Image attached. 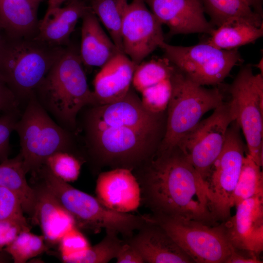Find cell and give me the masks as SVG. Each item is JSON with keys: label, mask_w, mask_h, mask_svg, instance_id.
<instances>
[{"label": "cell", "mask_w": 263, "mask_h": 263, "mask_svg": "<svg viewBox=\"0 0 263 263\" xmlns=\"http://www.w3.org/2000/svg\"><path fill=\"white\" fill-rule=\"evenodd\" d=\"M166 113L147 110L132 88L115 102L85 107L77 118L83 157L94 171L104 167L132 171L157 150Z\"/></svg>", "instance_id": "1"}, {"label": "cell", "mask_w": 263, "mask_h": 263, "mask_svg": "<svg viewBox=\"0 0 263 263\" xmlns=\"http://www.w3.org/2000/svg\"><path fill=\"white\" fill-rule=\"evenodd\" d=\"M143 202L152 215L216 225L203 180L177 147L159 150L132 171Z\"/></svg>", "instance_id": "2"}, {"label": "cell", "mask_w": 263, "mask_h": 263, "mask_svg": "<svg viewBox=\"0 0 263 263\" xmlns=\"http://www.w3.org/2000/svg\"><path fill=\"white\" fill-rule=\"evenodd\" d=\"M83 65L79 53L65 48L33 93L54 120L75 135L79 112L87 106L97 105Z\"/></svg>", "instance_id": "3"}, {"label": "cell", "mask_w": 263, "mask_h": 263, "mask_svg": "<svg viewBox=\"0 0 263 263\" xmlns=\"http://www.w3.org/2000/svg\"><path fill=\"white\" fill-rule=\"evenodd\" d=\"M24 107L15 131L19 138V153L26 174L36 172L49 156L58 151L84 159L76 135L53 120L34 94Z\"/></svg>", "instance_id": "4"}, {"label": "cell", "mask_w": 263, "mask_h": 263, "mask_svg": "<svg viewBox=\"0 0 263 263\" xmlns=\"http://www.w3.org/2000/svg\"><path fill=\"white\" fill-rule=\"evenodd\" d=\"M65 48L49 45L35 36L7 39L0 55V78L21 107L25 105Z\"/></svg>", "instance_id": "5"}, {"label": "cell", "mask_w": 263, "mask_h": 263, "mask_svg": "<svg viewBox=\"0 0 263 263\" xmlns=\"http://www.w3.org/2000/svg\"><path fill=\"white\" fill-rule=\"evenodd\" d=\"M44 187L74 218L78 229L99 232L102 229L114 231L126 239L153 221L151 215H135L117 212L101 203L96 197L78 190L50 171L42 177Z\"/></svg>", "instance_id": "6"}, {"label": "cell", "mask_w": 263, "mask_h": 263, "mask_svg": "<svg viewBox=\"0 0 263 263\" xmlns=\"http://www.w3.org/2000/svg\"><path fill=\"white\" fill-rule=\"evenodd\" d=\"M224 102L223 94L218 88H206L190 80L175 68L166 109L165 131L157 149L177 146L206 113Z\"/></svg>", "instance_id": "7"}, {"label": "cell", "mask_w": 263, "mask_h": 263, "mask_svg": "<svg viewBox=\"0 0 263 263\" xmlns=\"http://www.w3.org/2000/svg\"><path fill=\"white\" fill-rule=\"evenodd\" d=\"M151 215L194 263H226L234 250L222 223L210 225L180 217Z\"/></svg>", "instance_id": "8"}, {"label": "cell", "mask_w": 263, "mask_h": 263, "mask_svg": "<svg viewBox=\"0 0 263 263\" xmlns=\"http://www.w3.org/2000/svg\"><path fill=\"white\" fill-rule=\"evenodd\" d=\"M240 131L236 121L230 124L223 148L203 180L209 209L217 222L230 216L231 197L245 156Z\"/></svg>", "instance_id": "9"}, {"label": "cell", "mask_w": 263, "mask_h": 263, "mask_svg": "<svg viewBox=\"0 0 263 263\" xmlns=\"http://www.w3.org/2000/svg\"><path fill=\"white\" fill-rule=\"evenodd\" d=\"M229 103L235 121L242 130L248 154L263 164V76L250 66L241 69L230 85Z\"/></svg>", "instance_id": "10"}, {"label": "cell", "mask_w": 263, "mask_h": 263, "mask_svg": "<svg viewBox=\"0 0 263 263\" xmlns=\"http://www.w3.org/2000/svg\"><path fill=\"white\" fill-rule=\"evenodd\" d=\"M159 48L163 51L164 57L178 70L202 86L220 84L242 61L238 49L221 50L205 42L182 46L164 41Z\"/></svg>", "instance_id": "11"}, {"label": "cell", "mask_w": 263, "mask_h": 263, "mask_svg": "<svg viewBox=\"0 0 263 263\" xmlns=\"http://www.w3.org/2000/svg\"><path fill=\"white\" fill-rule=\"evenodd\" d=\"M234 120L229 102H224L209 116L200 121L177 145L203 180L220 154L228 127Z\"/></svg>", "instance_id": "12"}, {"label": "cell", "mask_w": 263, "mask_h": 263, "mask_svg": "<svg viewBox=\"0 0 263 263\" xmlns=\"http://www.w3.org/2000/svg\"><path fill=\"white\" fill-rule=\"evenodd\" d=\"M162 24L144 0L129 3L121 28L123 52L138 65L165 41Z\"/></svg>", "instance_id": "13"}, {"label": "cell", "mask_w": 263, "mask_h": 263, "mask_svg": "<svg viewBox=\"0 0 263 263\" xmlns=\"http://www.w3.org/2000/svg\"><path fill=\"white\" fill-rule=\"evenodd\" d=\"M175 70V67L165 57L143 61L137 65L132 85L150 112L160 113L166 111Z\"/></svg>", "instance_id": "14"}, {"label": "cell", "mask_w": 263, "mask_h": 263, "mask_svg": "<svg viewBox=\"0 0 263 263\" xmlns=\"http://www.w3.org/2000/svg\"><path fill=\"white\" fill-rule=\"evenodd\" d=\"M150 11L169 29V36L193 33L211 35L215 27L205 16L202 0H144Z\"/></svg>", "instance_id": "15"}, {"label": "cell", "mask_w": 263, "mask_h": 263, "mask_svg": "<svg viewBox=\"0 0 263 263\" xmlns=\"http://www.w3.org/2000/svg\"><path fill=\"white\" fill-rule=\"evenodd\" d=\"M235 207V215L221 223L226 237L235 249L259 255L263 250V195Z\"/></svg>", "instance_id": "16"}, {"label": "cell", "mask_w": 263, "mask_h": 263, "mask_svg": "<svg viewBox=\"0 0 263 263\" xmlns=\"http://www.w3.org/2000/svg\"><path fill=\"white\" fill-rule=\"evenodd\" d=\"M95 193L101 203L117 212L135 211L141 203L139 183L132 171L125 168L101 172L96 180Z\"/></svg>", "instance_id": "17"}, {"label": "cell", "mask_w": 263, "mask_h": 263, "mask_svg": "<svg viewBox=\"0 0 263 263\" xmlns=\"http://www.w3.org/2000/svg\"><path fill=\"white\" fill-rule=\"evenodd\" d=\"M125 240L139 251L145 263H194L154 220Z\"/></svg>", "instance_id": "18"}, {"label": "cell", "mask_w": 263, "mask_h": 263, "mask_svg": "<svg viewBox=\"0 0 263 263\" xmlns=\"http://www.w3.org/2000/svg\"><path fill=\"white\" fill-rule=\"evenodd\" d=\"M137 65L119 53L102 66L93 82L97 104L111 103L124 97L132 88Z\"/></svg>", "instance_id": "19"}, {"label": "cell", "mask_w": 263, "mask_h": 263, "mask_svg": "<svg viewBox=\"0 0 263 263\" xmlns=\"http://www.w3.org/2000/svg\"><path fill=\"white\" fill-rule=\"evenodd\" d=\"M34 188L37 199L32 222L39 225L48 247L58 245L64 235L75 227V220L42 185Z\"/></svg>", "instance_id": "20"}, {"label": "cell", "mask_w": 263, "mask_h": 263, "mask_svg": "<svg viewBox=\"0 0 263 263\" xmlns=\"http://www.w3.org/2000/svg\"><path fill=\"white\" fill-rule=\"evenodd\" d=\"M90 9L86 0H70L63 7L46 12L39 22L36 38L49 45L66 44L78 20Z\"/></svg>", "instance_id": "21"}, {"label": "cell", "mask_w": 263, "mask_h": 263, "mask_svg": "<svg viewBox=\"0 0 263 263\" xmlns=\"http://www.w3.org/2000/svg\"><path fill=\"white\" fill-rule=\"evenodd\" d=\"M81 19L80 58L83 65L101 68L121 52L104 31L91 8Z\"/></svg>", "instance_id": "22"}, {"label": "cell", "mask_w": 263, "mask_h": 263, "mask_svg": "<svg viewBox=\"0 0 263 263\" xmlns=\"http://www.w3.org/2000/svg\"><path fill=\"white\" fill-rule=\"evenodd\" d=\"M40 2L37 0H0V22L7 36L20 38L37 35Z\"/></svg>", "instance_id": "23"}, {"label": "cell", "mask_w": 263, "mask_h": 263, "mask_svg": "<svg viewBox=\"0 0 263 263\" xmlns=\"http://www.w3.org/2000/svg\"><path fill=\"white\" fill-rule=\"evenodd\" d=\"M22 159L19 153L15 157L0 164V186L13 192L19 199L24 212L33 218L36 204V192L26 178Z\"/></svg>", "instance_id": "24"}, {"label": "cell", "mask_w": 263, "mask_h": 263, "mask_svg": "<svg viewBox=\"0 0 263 263\" xmlns=\"http://www.w3.org/2000/svg\"><path fill=\"white\" fill-rule=\"evenodd\" d=\"M263 35V27H257L244 19H232L216 28L205 42L221 50H230L253 43Z\"/></svg>", "instance_id": "25"}, {"label": "cell", "mask_w": 263, "mask_h": 263, "mask_svg": "<svg viewBox=\"0 0 263 263\" xmlns=\"http://www.w3.org/2000/svg\"><path fill=\"white\" fill-rule=\"evenodd\" d=\"M205 12L210 18V22L219 26L232 19H244L253 25L263 27V17L255 12L246 0H202Z\"/></svg>", "instance_id": "26"}, {"label": "cell", "mask_w": 263, "mask_h": 263, "mask_svg": "<svg viewBox=\"0 0 263 263\" xmlns=\"http://www.w3.org/2000/svg\"><path fill=\"white\" fill-rule=\"evenodd\" d=\"M119 50L123 53L121 28L128 0H86Z\"/></svg>", "instance_id": "27"}, {"label": "cell", "mask_w": 263, "mask_h": 263, "mask_svg": "<svg viewBox=\"0 0 263 263\" xmlns=\"http://www.w3.org/2000/svg\"><path fill=\"white\" fill-rule=\"evenodd\" d=\"M260 195H263V174L261 167L246 153L231 197V207H236L245 200Z\"/></svg>", "instance_id": "28"}, {"label": "cell", "mask_w": 263, "mask_h": 263, "mask_svg": "<svg viewBox=\"0 0 263 263\" xmlns=\"http://www.w3.org/2000/svg\"><path fill=\"white\" fill-rule=\"evenodd\" d=\"M106 235L97 244L86 250L61 259L67 263H106L115 258L124 240L120 239L118 233L106 231Z\"/></svg>", "instance_id": "29"}, {"label": "cell", "mask_w": 263, "mask_h": 263, "mask_svg": "<svg viewBox=\"0 0 263 263\" xmlns=\"http://www.w3.org/2000/svg\"><path fill=\"white\" fill-rule=\"evenodd\" d=\"M48 249V246L43 235L33 234L30 230H24L3 250L15 263H24Z\"/></svg>", "instance_id": "30"}, {"label": "cell", "mask_w": 263, "mask_h": 263, "mask_svg": "<svg viewBox=\"0 0 263 263\" xmlns=\"http://www.w3.org/2000/svg\"><path fill=\"white\" fill-rule=\"evenodd\" d=\"M85 160L75 154L58 151L49 156L44 165L55 176L67 182L76 180Z\"/></svg>", "instance_id": "31"}, {"label": "cell", "mask_w": 263, "mask_h": 263, "mask_svg": "<svg viewBox=\"0 0 263 263\" xmlns=\"http://www.w3.org/2000/svg\"><path fill=\"white\" fill-rule=\"evenodd\" d=\"M23 212L19 197L10 190L0 186V221H12L30 228Z\"/></svg>", "instance_id": "32"}, {"label": "cell", "mask_w": 263, "mask_h": 263, "mask_svg": "<svg viewBox=\"0 0 263 263\" xmlns=\"http://www.w3.org/2000/svg\"><path fill=\"white\" fill-rule=\"evenodd\" d=\"M21 110L2 113L0 116V163L8 159L10 151V138L15 131Z\"/></svg>", "instance_id": "33"}, {"label": "cell", "mask_w": 263, "mask_h": 263, "mask_svg": "<svg viewBox=\"0 0 263 263\" xmlns=\"http://www.w3.org/2000/svg\"><path fill=\"white\" fill-rule=\"evenodd\" d=\"M90 246L87 239L75 226L66 233L59 241V256L61 259L84 251Z\"/></svg>", "instance_id": "34"}, {"label": "cell", "mask_w": 263, "mask_h": 263, "mask_svg": "<svg viewBox=\"0 0 263 263\" xmlns=\"http://www.w3.org/2000/svg\"><path fill=\"white\" fill-rule=\"evenodd\" d=\"M27 227L17 222L12 221H0V252L10 244L19 234L24 230H30Z\"/></svg>", "instance_id": "35"}, {"label": "cell", "mask_w": 263, "mask_h": 263, "mask_svg": "<svg viewBox=\"0 0 263 263\" xmlns=\"http://www.w3.org/2000/svg\"><path fill=\"white\" fill-rule=\"evenodd\" d=\"M20 103L5 83L0 78V113H2L22 110Z\"/></svg>", "instance_id": "36"}, {"label": "cell", "mask_w": 263, "mask_h": 263, "mask_svg": "<svg viewBox=\"0 0 263 263\" xmlns=\"http://www.w3.org/2000/svg\"><path fill=\"white\" fill-rule=\"evenodd\" d=\"M117 263H144L139 251L126 240H124L116 258Z\"/></svg>", "instance_id": "37"}, {"label": "cell", "mask_w": 263, "mask_h": 263, "mask_svg": "<svg viewBox=\"0 0 263 263\" xmlns=\"http://www.w3.org/2000/svg\"><path fill=\"white\" fill-rule=\"evenodd\" d=\"M258 255L248 252L244 254L240 250H236L232 253L226 263H261L263 262L258 258Z\"/></svg>", "instance_id": "38"}, {"label": "cell", "mask_w": 263, "mask_h": 263, "mask_svg": "<svg viewBox=\"0 0 263 263\" xmlns=\"http://www.w3.org/2000/svg\"><path fill=\"white\" fill-rule=\"evenodd\" d=\"M246 1L255 12L263 16V0H246Z\"/></svg>", "instance_id": "39"}, {"label": "cell", "mask_w": 263, "mask_h": 263, "mask_svg": "<svg viewBox=\"0 0 263 263\" xmlns=\"http://www.w3.org/2000/svg\"><path fill=\"white\" fill-rule=\"evenodd\" d=\"M70 0H48V8L46 12H48L53 9L60 7L65 2Z\"/></svg>", "instance_id": "40"}, {"label": "cell", "mask_w": 263, "mask_h": 263, "mask_svg": "<svg viewBox=\"0 0 263 263\" xmlns=\"http://www.w3.org/2000/svg\"><path fill=\"white\" fill-rule=\"evenodd\" d=\"M7 38V36L4 31L0 22V55L3 49Z\"/></svg>", "instance_id": "41"}, {"label": "cell", "mask_w": 263, "mask_h": 263, "mask_svg": "<svg viewBox=\"0 0 263 263\" xmlns=\"http://www.w3.org/2000/svg\"><path fill=\"white\" fill-rule=\"evenodd\" d=\"M3 252H0V263L5 262L7 257H6L5 255L3 253Z\"/></svg>", "instance_id": "42"}, {"label": "cell", "mask_w": 263, "mask_h": 263, "mask_svg": "<svg viewBox=\"0 0 263 263\" xmlns=\"http://www.w3.org/2000/svg\"><path fill=\"white\" fill-rule=\"evenodd\" d=\"M257 67L260 70L261 74L263 75V59L260 60V61L257 64Z\"/></svg>", "instance_id": "43"}, {"label": "cell", "mask_w": 263, "mask_h": 263, "mask_svg": "<svg viewBox=\"0 0 263 263\" xmlns=\"http://www.w3.org/2000/svg\"><path fill=\"white\" fill-rule=\"evenodd\" d=\"M37 0L39 1V2H41V1H39V0Z\"/></svg>", "instance_id": "44"}, {"label": "cell", "mask_w": 263, "mask_h": 263, "mask_svg": "<svg viewBox=\"0 0 263 263\" xmlns=\"http://www.w3.org/2000/svg\"><path fill=\"white\" fill-rule=\"evenodd\" d=\"M39 0V1H42V0Z\"/></svg>", "instance_id": "45"}]
</instances>
